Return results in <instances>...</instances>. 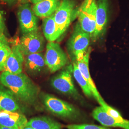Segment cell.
Returning a JSON list of instances; mask_svg holds the SVG:
<instances>
[{
  "instance_id": "obj_4",
  "label": "cell",
  "mask_w": 129,
  "mask_h": 129,
  "mask_svg": "<svg viewBox=\"0 0 129 129\" xmlns=\"http://www.w3.org/2000/svg\"><path fill=\"white\" fill-rule=\"evenodd\" d=\"M78 10L73 0H62L54 13V19L60 37L78 17Z\"/></svg>"
},
{
  "instance_id": "obj_26",
  "label": "cell",
  "mask_w": 129,
  "mask_h": 129,
  "mask_svg": "<svg viewBox=\"0 0 129 129\" xmlns=\"http://www.w3.org/2000/svg\"><path fill=\"white\" fill-rule=\"evenodd\" d=\"M1 1H2L4 2H5V3L8 4H11L12 5L14 3H15L17 0H1Z\"/></svg>"
},
{
  "instance_id": "obj_17",
  "label": "cell",
  "mask_w": 129,
  "mask_h": 129,
  "mask_svg": "<svg viewBox=\"0 0 129 129\" xmlns=\"http://www.w3.org/2000/svg\"><path fill=\"white\" fill-rule=\"evenodd\" d=\"M60 4L59 0H43L34 5L32 9L37 17L45 18L54 14Z\"/></svg>"
},
{
  "instance_id": "obj_20",
  "label": "cell",
  "mask_w": 129,
  "mask_h": 129,
  "mask_svg": "<svg viewBox=\"0 0 129 129\" xmlns=\"http://www.w3.org/2000/svg\"><path fill=\"white\" fill-rule=\"evenodd\" d=\"M73 74L74 78L78 83V85L81 87L82 91L85 95L88 98H93L94 97L92 91L89 86L87 81L83 75L80 72L78 68V66L76 61H74L73 64Z\"/></svg>"
},
{
  "instance_id": "obj_22",
  "label": "cell",
  "mask_w": 129,
  "mask_h": 129,
  "mask_svg": "<svg viewBox=\"0 0 129 129\" xmlns=\"http://www.w3.org/2000/svg\"><path fill=\"white\" fill-rule=\"evenodd\" d=\"M65 128L67 129H111L104 126L87 123L68 125L65 126Z\"/></svg>"
},
{
  "instance_id": "obj_27",
  "label": "cell",
  "mask_w": 129,
  "mask_h": 129,
  "mask_svg": "<svg viewBox=\"0 0 129 129\" xmlns=\"http://www.w3.org/2000/svg\"><path fill=\"white\" fill-rule=\"evenodd\" d=\"M30 2H31L34 5H35V4H37V3L42 2V1L43 0H29Z\"/></svg>"
},
{
  "instance_id": "obj_25",
  "label": "cell",
  "mask_w": 129,
  "mask_h": 129,
  "mask_svg": "<svg viewBox=\"0 0 129 129\" xmlns=\"http://www.w3.org/2000/svg\"><path fill=\"white\" fill-rule=\"evenodd\" d=\"M92 1V0H84L83 4L82 5H83L85 7L88 6V5L90 4V3Z\"/></svg>"
},
{
  "instance_id": "obj_3",
  "label": "cell",
  "mask_w": 129,
  "mask_h": 129,
  "mask_svg": "<svg viewBox=\"0 0 129 129\" xmlns=\"http://www.w3.org/2000/svg\"><path fill=\"white\" fill-rule=\"evenodd\" d=\"M73 64L66 66L61 71L52 78L51 85L57 91L69 96L81 104L85 102L74 85L73 81Z\"/></svg>"
},
{
  "instance_id": "obj_29",
  "label": "cell",
  "mask_w": 129,
  "mask_h": 129,
  "mask_svg": "<svg viewBox=\"0 0 129 129\" xmlns=\"http://www.w3.org/2000/svg\"><path fill=\"white\" fill-rule=\"evenodd\" d=\"M0 38H5L4 33L0 31Z\"/></svg>"
},
{
  "instance_id": "obj_23",
  "label": "cell",
  "mask_w": 129,
  "mask_h": 129,
  "mask_svg": "<svg viewBox=\"0 0 129 129\" xmlns=\"http://www.w3.org/2000/svg\"><path fill=\"white\" fill-rule=\"evenodd\" d=\"M5 29L6 27L4 17L2 13L0 12V31L4 33L5 32Z\"/></svg>"
},
{
  "instance_id": "obj_14",
  "label": "cell",
  "mask_w": 129,
  "mask_h": 129,
  "mask_svg": "<svg viewBox=\"0 0 129 129\" xmlns=\"http://www.w3.org/2000/svg\"><path fill=\"white\" fill-rule=\"evenodd\" d=\"M23 105L9 89L0 86V110L23 112L25 111Z\"/></svg>"
},
{
  "instance_id": "obj_5",
  "label": "cell",
  "mask_w": 129,
  "mask_h": 129,
  "mask_svg": "<svg viewBox=\"0 0 129 129\" xmlns=\"http://www.w3.org/2000/svg\"><path fill=\"white\" fill-rule=\"evenodd\" d=\"M90 39L89 34L77 23L68 43L69 50L75 60L82 57L88 52Z\"/></svg>"
},
{
  "instance_id": "obj_1",
  "label": "cell",
  "mask_w": 129,
  "mask_h": 129,
  "mask_svg": "<svg viewBox=\"0 0 129 129\" xmlns=\"http://www.w3.org/2000/svg\"><path fill=\"white\" fill-rule=\"evenodd\" d=\"M0 82L13 93L23 105L40 108V89L26 75L14 74L3 71L0 75Z\"/></svg>"
},
{
  "instance_id": "obj_13",
  "label": "cell",
  "mask_w": 129,
  "mask_h": 129,
  "mask_svg": "<svg viewBox=\"0 0 129 129\" xmlns=\"http://www.w3.org/2000/svg\"><path fill=\"white\" fill-rule=\"evenodd\" d=\"M108 0H98L96 11V27L91 40L96 41L102 37L106 30L108 17Z\"/></svg>"
},
{
  "instance_id": "obj_6",
  "label": "cell",
  "mask_w": 129,
  "mask_h": 129,
  "mask_svg": "<svg viewBox=\"0 0 129 129\" xmlns=\"http://www.w3.org/2000/svg\"><path fill=\"white\" fill-rule=\"evenodd\" d=\"M45 59L47 68L52 73L62 69L69 63L67 54L60 45L54 42H48L47 44Z\"/></svg>"
},
{
  "instance_id": "obj_8",
  "label": "cell",
  "mask_w": 129,
  "mask_h": 129,
  "mask_svg": "<svg viewBox=\"0 0 129 129\" xmlns=\"http://www.w3.org/2000/svg\"><path fill=\"white\" fill-rule=\"evenodd\" d=\"M17 16L23 34L39 30L37 16L29 3L23 4L19 6Z\"/></svg>"
},
{
  "instance_id": "obj_21",
  "label": "cell",
  "mask_w": 129,
  "mask_h": 129,
  "mask_svg": "<svg viewBox=\"0 0 129 129\" xmlns=\"http://www.w3.org/2000/svg\"><path fill=\"white\" fill-rule=\"evenodd\" d=\"M11 48L9 45L0 48V71H4L6 63L11 53Z\"/></svg>"
},
{
  "instance_id": "obj_10",
  "label": "cell",
  "mask_w": 129,
  "mask_h": 129,
  "mask_svg": "<svg viewBox=\"0 0 129 129\" xmlns=\"http://www.w3.org/2000/svg\"><path fill=\"white\" fill-rule=\"evenodd\" d=\"M90 51L91 49L89 48L88 52L82 57L75 61L77 62L80 72L88 82L90 88L92 91L94 99L98 102L100 106L103 107L104 109H105L108 106V104L104 101L99 92L90 74L89 69V58Z\"/></svg>"
},
{
  "instance_id": "obj_2",
  "label": "cell",
  "mask_w": 129,
  "mask_h": 129,
  "mask_svg": "<svg viewBox=\"0 0 129 129\" xmlns=\"http://www.w3.org/2000/svg\"><path fill=\"white\" fill-rule=\"evenodd\" d=\"M39 100L47 111L61 119L78 121L82 118V113L78 108L51 94L41 92Z\"/></svg>"
},
{
  "instance_id": "obj_12",
  "label": "cell",
  "mask_w": 129,
  "mask_h": 129,
  "mask_svg": "<svg viewBox=\"0 0 129 129\" xmlns=\"http://www.w3.org/2000/svg\"><path fill=\"white\" fill-rule=\"evenodd\" d=\"M26 117L18 112L0 110V127L22 129L27 123Z\"/></svg>"
},
{
  "instance_id": "obj_19",
  "label": "cell",
  "mask_w": 129,
  "mask_h": 129,
  "mask_svg": "<svg viewBox=\"0 0 129 129\" xmlns=\"http://www.w3.org/2000/svg\"><path fill=\"white\" fill-rule=\"evenodd\" d=\"M43 32L44 37L48 42L55 41L60 37L54 19V14L44 18Z\"/></svg>"
},
{
  "instance_id": "obj_9",
  "label": "cell",
  "mask_w": 129,
  "mask_h": 129,
  "mask_svg": "<svg viewBox=\"0 0 129 129\" xmlns=\"http://www.w3.org/2000/svg\"><path fill=\"white\" fill-rule=\"evenodd\" d=\"M45 41L41 32L37 31L23 34L21 38L20 45L24 55L43 51Z\"/></svg>"
},
{
  "instance_id": "obj_30",
  "label": "cell",
  "mask_w": 129,
  "mask_h": 129,
  "mask_svg": "<svg viewBox=\"0 0 129 129\" xmlns=\"http://www.w3.org/2000/svg\"><path fill=\"white\" fill-rule=\"evenodd\" d=\"M34 129L33 128H32L31 127H27V126H25V127H24L23 129Z\"/></svg>"
},
{
  "instance_id": "obj_16",
  "label": "cell",
  "mask_w": 129,
  "mask_h": 129,
  "mask_svg": "<svg viewBox=\"0 0 129 129\" xmlns=\"http://www.w3.org/2000/svg\"><path fill=\"white\" fill-rule=\"evenodd\" d=\"M24 63L26 71L33 76L42 73L47 67L45 55L42 52L24 55Z\"/></svg>"
},
{
  "instance_id": "obj_15",
  "label": "cell",
  "mask_w": 129,
  "mask_h": 129,
  "mask_svg": "<svg viewBox=\"0 0 129 129\" xmlns=\"http://www.w3.org/2000/svg\"><path fill=\"white\" fill-rule=\"evenodd\" d=\"M11 53L6 63L5 71L14 74L22 72L24 62V55L21 50L20 44L11 48Z\"/></svg>"
},
{
  "instance_id": "obj_24",
  "label": "cell",
  "mask_w": 129,
  "mask_h": 129,
  "mask_svg": "<svg viewBox=\"0 0 129 129\" xmlns=\"http://www.w3.org/2000/svg\"><path fill=\"white\" fill-rule=\"evenodd\" d=\"M8 45L6 38H0V48Z\"/></svg>"
},
{
  "instance_id": "obj_28",
  "label": "cell",
  "mask_w": 129,
  "mask_h": 129,
  "mask_svg": "<svg viewBox=\"0 0 129 129\" xmlns=\"http://www.w3.org/2000/svg\"><path fill=\"white\" fill-rule=\"evenodd\" d=\"M20 3H21L22 4H26V3H28L29 0H17Z\"/></svg>"
},
{
  "instance_id": "obj_11",
  "label": "cell",
  "mask_w": 129,
  "mask_h": 129,
  "mask_svg": "<svg viewBox=\"0 0 129 129\" xmlns=\"http://www.w3.org/2000/svg\"><path fill=\"white\" fill-rule=\"evenodd\" d=\"M92 116L102 125L108 127H118L123 129H129V120L125 119L120 116L114 118L106 112L104 108L100 106L95 108L92 111Z\"/></svg>"
},
{
  "instance_id": "obj_31",
  "label": "cell",
  "mask_w": 129,
  "mask_h": 129,
  "mask_svg": "<svg viewBox=\"0 0 129 129\" xmlns=\"http://www.w3.org/2000/svg\"><path fill=\"white\" fill-rule=\"evenodd\" d=\"M0 129H14L12 128H5V127H0Z\"/></svg>"
},
{
  "instance_id": "obj_7",
  "label": "cell",
  "mask_w": 129,
  "mask_h": 129,
  "mask_svg": "<svg viewBox=\"0 0 129 129\" xmlns=\"http://www.w3.org/2000/svg\"><path fill=\"white\" fill-rule=\"evenodd\" d=\"M97 2L92 0L88 6L81 5L78 13V23L83 30L90 36L91 39L96 27Z\"/></svg>"
},
{
  "instance_id": "obj_18",
  "label": "cell",
  "mask_w": 129,
  "mask_h": 129,
  "mask_svg": "<svg viewBox=\"0 0 129 129\" xmlns=\"http://www.w3.org/2000/svg\"><path fill=\"white\" fill-rule=\"evenodd\" d=\"M26 126L34 129H63L59 123L45 116L33 117L28 120Z\"/></svg>"
}]
</instances>
